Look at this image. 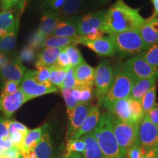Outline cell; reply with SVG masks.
Listing matches in <instances>:
<instances>
[{
  "mask_svg": "<svg viewBox=\"0 0 158 158\" xmlns=\"http://www.w3.org/2000/svg\"><path fill=\"white\" fill-rule=\"evenodd\" d=\"M145 21L140 14L139 10L132 8L123 0H116L106 11L102 30L109 35H115L140 29Z\"/></svg>",
  "mask_w": 158,
  "mask_h": 158,
  "instance_id": "6da1fadb",
  "label": "cell"
},
{
  "mask_svg": "<svg viewBox=\"0 0 158 158\" xmlns=\"http://www.w3.org/2000/svg\"><path fill=\"white\" fill-rule=\"evenodd\" d=\"M94 134L103 158H124L114 134L111 116L108 112L101 114Z\"/></svg>",
  "mask_w": 158,
  "mask_h": 158,
  "instance_id": "7a4b0ae2",
  "label": "cell"
},
{
  "mask_svg": "<svg viewBox=\"0 0 158 158\" xmlns=\"http://www.w3.org/2000/svg\"><path fill=\"white\" fill-rule=\"evenodd\" d=\"M134 81L133 77L121 64L116 67L113 84L102 99L100 106L108 109L116 100L129 98Z\"/></svg>",
  "mask_w": 158,
  "mask_h": 158,
  "instance_id": "3957f363",
  "label": "cell"
},
{
  "mask_svg": "<svg viewBox=\"0 0 158 158\" xmlns=\"http://www.w3.org/2000/svg\"><path fill=\"white\" fill-rule=\"evenodd\" d=\"M110 36L115 44L116 53L123 56L136 55L147 50L139 29L122 31Z\"/></svg>",
  "mask_w": 158,
  "mask_h": 158,
  "instance_id": "277c9868",
  "label": "cell"
},
{
  "mask_svg": "<svg viewBox=\"0 0 158 158\" xmlns=\"http://www.w3.org/2000/svg\"><path fill=\"white\" fill-rule=\"evenodd\" d=\"M112 129L124 158L127 152L137 142L139 124L123 122L111 116Z\"/></svg>",
  "mask_w": 158,
  "mask_h": 158,
  "instance_id": "5b68a950",
  "label": "cell"
},
{
  "mask_svg": "<svg viewBox=\"0 0 158 158\" xmlns=\"http://www.w3.org/2000/svg\"><path fill=\"white\" fill-rule=\"evenodd\" d=\"M114 75L115 68L108 59L101 61L94 69V85H95L96 97L100 105L113 84Z\"/></svg>",
  "mask_w": 158,
  "mask_h": 158,
  "instance_id": "8992f818",
  "label": "cell"
},
{
  "mask_svg": "<svg viewBox=\"0 0 158 158\" xmlns=\"http://www.w3.org/2000/svg\"><path fill=\"white\" fill-rule=\"evenodd\" d=\"M19 88L27 97L29 100L58 91V88L52 84H43L37 82L33 76L32 70H27L22 81L20 83Z\"/></svg>",
  "mask_w": 158,
  "mask_h": 158,
  "instance_id": "52a82bcc",
  "label": "cell"
},
{
  "mask_svg": "<svg viewBox=\"0 0 158 158\" xmlns=\"http://www.w3.org/2000/svg\"><path fill=\"white\" fill-rule=\"evenodd\" d=\"M135 80L158 77V71L144 59L141 53L136 54L121 64Z\"/></svg>",
  "mask_w": 158,
  "mask_h": 158,
  "instance_id": "ba28073f",
  "label": "cell"
},
{
  "mask_svg": "<svg viewBox=\"0 0 158 158\" xmlns=\"http://www.w3.org/2000/svg\"><path fill=\"white\" fill-rule=\"evenodd\" d=\"M137 143L146 152L158 145V127L150 121L147 115L139 124Z\"/></svg>",
  "mask_w": 158,
  "mask_h": 158,
  "instance_id": "9c48e42d",
  "label": "cell"
},
{
  "mask_svg": "<svg viewBox=\"0 0 158 158\" xmlns=\"http://www.w3.org/2000/svg\"><path fill=\"white\" fill-rule=\"evenodd\" d=\"M92 106L89 102L80 103L68 112L69 124L66 133L67 140L71 139L78 131Z\"/></svg>",
  "mask_w": 158,
  "mask_h": 158,
  "instance_id": "30bf717a",
  "label": "cell"
},
{
  "mask_svg": "<svg viewBox=\"0 0 158 158\" xmlns=\"http://www.w3.org/2000/svg\"><path fill=\"white\" fill-rule=\"evenodd\" d=\"M78 44L84 45L101 56H113L116 54L115 44L110 35L94 40L86 39L84 36H80Z\"/></svg>",
  "mask_w": 158,
  "mask_h": 158,
  "instance_id": "8fae6325",
  "label": "cell"
},
{
  "mask_svg": "<svg viewBox=\"0 0 158 158\" xmlns=\"http://www.w3.org/2000/svg\"><path fill=\"white\" fill-rule=\"evenodd\" d=\"M27 68L19 57L9 61L0 68V82L15 81L20 84L27 72Z\"/></svg>",
  "mask_w": 158,
  "mask_h": 158,
  "instance_id": "7c38bea8",
  "label": "cell"
},
{
  "mask_svg": "<svg viewBox=\"0 0 158 158\" xmlns=\"http://www.w3.org/2000/svg\"><path fill=\"white\" fill-rule=\"evenodd\" d=\"M27 101H29V99L19 88L13 94L0 95V111L5 117L10 118L23 104Z\"/></svg>",
  "mask_w": 158,
  "mask_h": 158,
  "instance_id": "4fadbf2b",
  "label": "cell"
},
{
  "mask_svg": "<svg viewBox=\"0 0 158 158\" xmlns=\"http://www.w3.org/2000/svg\"><path fill=\"white\" fill-rule=\"evenodd\" d=\"M105 13V10H100L87 14L81 18L78 17L77 24L78 35L80 36H86L92 29H99L102 30Z\"/></svg>",
  "mask_w": 158,
  "mask_h": 158,
  "instance_id": "5bb4252c",
  "label": "cell"
},
{
  "mask_svg": "<svg viewBox=\"0 0 158 158\" xmlns=\"http://www.w3.org/2000/svg\"><path fill=\"white\" fill-rule=\"evenodd\" d=\"M139 29L147 49L158 44V17L152 16L149 19H146Z\"/></svg>",
  "mask_w": 158,
  "mask_h": 158,
  "instance_id": "9a60e30c",
  "label": "cell"
},
{
  "mask_svg": "<svg viewBox=\"0 0 158 158\" xmlns=\"http://www.w3.org/2000/svg\"><path fill=\"white\" fill-rule=\"evenodd\" d=\"M21 12L15 9L0 12V37L8 33L15 27H19Z\"/></svg>",
  "mask_w": 158,
  "mask_h": 158,
  "instance_id": "2e32d148",
  "label": "cell"
},
{
  "mask_svg": "<svg viewBox=\"0 0 158 158\" xmlns=\"http://www.w3.org/2000/svg\"><path fill=\"white\" fill-rule=\"evenodd\" d=\"M74 76L76 81L75 87H80V86L93 87L94 69L89 66L85 61L74 68Z\"/></svg>",
  "mask_w": 158,
  "mask_h": 158,
  "instance_id": "e0dca14e",
  "label": "cell"
},
{
  "mask_svg": "<svg viewBox=\"0 0 158 158\" xmlns=\"http://www.w3.org/2000/svg\"><path fill=\"white\" fill-rule=\"evenodd\" d=\"M36 158H56V152L54 142L49 133L48 127L43 133L39 143L35 147Z\"/></svg>",
  "mask_w": 158,
  "mask_h": 158,
  "instance_id": "ac0fdd59",
  "label": "cell"
},
{
  "mask_svg": "<svg viewBox=\"0 0 158 158\" xmlns=\"http://www.w3.org/2000/svg\"><path fill=\"white\" fill-rule=\"evenodd\" d=\"M61 17L58 13L54 11L45 10L41 19L37 32L45 38L51 36L58 24Z\"/></svg>",
  "mask_w": 158,
  "mask_h": 158,
  "instance_id": "d6986e66",
  "label": "cell"
},
{
  "mask_svg": "<svg viewBox=\"0 0 158 158\" xmlns=\"http://www.w3.org/2000/svg\"><path fill=\"white\" fill-rule=\"evenodd\" d=\"M108 110V113L112 117L123 122H133L130 111L129 98H122L116 100L115 102H114L110 105Z\"/></svg>",
  "mask_w": 158,
  "mask_h": 158,
  "instance_id": "ffe728a7",
  "label": "cell"
},
{
  "mask_svg": "<svg viewBox=\"0 0 158 158\" xmlns=\"http://www.w3.org/2000/svg\"><path fill=\"white\" fill-rule=\"evenodd\" d=\"M100 116H101V114H100L99 106H92V108H90L89 111L87 116L85 118L82 125L81 126L80 129L78 130V131L75 134V135L71 139H77V138H81L85 134L94 130L96 126L98 125Z\"/></svg>",
  "mask_w": 158,
  "mask_h": 158,
  "instance_id": "44dd1931",
  "label": "cell"
},
{
  "mask_svg": "<svg viewBox=\"0 0 158 158\" xmlns=\"http://www.w3.org/2000/svg\"><path fill=\"white\" fill-rule=\"evenodd\" d=\"M7 128H8L10 138L13 145L21 152L23 149V141L29 129L26 127L24 124L15 120H11L9 122Z\"/></svg>",
  "mask_w": 158,
  "mask_h": 158,
  "instance_id": "7402d4cb",
  "label": "cell"
},
{
  "mask_svg": "<svg viewBox=\"0 0 158 158\" xmlns=\"http://www.w3.org/2000/svg\"><path fill=\"white\" fill-rule=\"evenodd\" d=\"M78 19V17L61 19L51 35L64 37H73L78 35L77 29Z\"/></svg>",
  "mask_w": 158,
  "mask_h": 158,
  "instance_id": "603a6c76",
  "label": "cell"
},
{
  "mask_svg": "<svg viewBox=\"0 0 158 158\" xmlns=\"http://www.w3.org/2000/svg\"><path fill=\"white\" fill-rule=\"evenodd\" d=\"M63 48H51V47L43 48V50L40 51V52L37 55L36 62H35L36 68L52 66L56 63L59 54Z\"/></svg>",
  "mask_w": 158,
  "mask_h": 158,
  "instance_id": "cb8c5ba5",
  "label": "cell"
},
{
  "mask_svg": "<svg viewBox=\"0 0 158 158\" xmlns=\"http://www.w3.org/2000/svg\"><path fill=\"white\" fill-rule=\"evenodd\" d=\"M81 138L85 143V149L81 155L82 158H103L101 149L94 136V130L85 134Z\"/></svg>",
  "mask_w": 158,
  "mask_h": 158,
  "instance_id": "d4e9b609",
  "label": "cell"
},
{
  "mask_svg": "<svg viewBox=\"0 0 158 158\" xmlns=\"http://www.w3.org/2000/svg\"><path fill=\"white\" fill-rule=\"evenodd\" d=\"M157 77L141 78L135 80L133 87L130 92V98L141 102L143 96L148 90H149L154 85L156 84V80Z\"/></svg>",
  "mask_w": 158,
  "mask_h": 158,
  "instance_id": "484cf974",
  "label": "cell"
},
{
  "mask_svg": "<svg viewBox=\"0 0 158 158\" xmlns=\"http://www.w3.org/2000/svg\"><path fill=\"white\" fill-rule=\"evenodd\" d=\"M48 127V124H45L40 127L35 128L33 130H29L26 135L24 141H23V149L21 152H29L30 150H34L35 147L39 143L41 139L43 133Z\"/></svg>",
  "mask_w": 158,
  "mask_h": 158,
  "instance_id": "4316f807",
  "label": "cell"
},
{
  "mask_svg": "<svg viewBox=\"0 0 158 158\" xmlns=\"http://www.w3.org/2000/svg\"><path fill=\"white\" fill-rule=\"evenodd\" d=\"M80 35L73 37H64V36H54L51 35L46 37L43 43V48L51 47V48H65L70 45L78 44Z\"/></svg>",
  "mask_w": 158,
  "mask_h": 158,
  "instance_id": "83f0119b",
  "label": "cell"
},
{
  "mask_svg": "<svg viewBox=\"0 0 158 158\" xmlns=\"http://www.w3.org/2000/svg\"><path fill=\"white\" fill-rule=\"evenodd\" d=\"M19 27H15L8 33L0 37V53L7 54L15 48Z\"/></svg>",
  "mask_w": 158,
  "mask_h": 158,
  "instance_id": "f1b7e54d",
  "label": "cell"
},
{
  "mask_svg": "<svg viewBox=\"0 0 158 158\" xmlns=\"http://www.w3.org/2000/svg\"><path fill=\"white\" fill-rule=\"evenodd\" d=\"M8 118L0 115V149H8L14 147L12 142L7 128Z\"/></svg>",
  "mask_w": 158,
  "mask_h": 158,
  "instance_id": "f546056e",
  "label": "cell"
},
{
  "mask_svg": "<svg viewBox=\"0 0 158 158\" xmlns=\"http://www.w3.org/2000/svg\"><path fill=\"white\" fill-rule=\"evenodd\" d=\"M83 2L84 0H64L62 8L59 12L61 19L73 18L82 6Z\"/></svg>",
  "mask_w": 158,
  "mask_h": 158,
  "instance_id": "4dcf8cb0",
  "label": "cell"
},
{
  "mask_svg": "<svg viewBox=\"0 0 158 158\" xmlns=\"http://www.w3.org/2000/svg\"><path fill=\"white\" fill-rule=\"evenodd\" d=\"M66 69L58 66L56 64L50 67V81L53 85L60 89L67 74Z\"/></svg>",
  "mask_w": 158,
  "mask_h": 158,
  "instance_id": "1f68e13d",
  "label": "cell"
},
{
  "mask_svg": "<svg viewBox=\"0 0 158 158\" xmlns=\"http://www.w3.org/2000/svg\"><path fill=\"white\" fill-rule=\"evenodd\" d=\"M156 93H157V86L155 84L149 90L146 92L142 98L141 104L144 115H146L149 111V110L155 106Z\"/></svg>",
  "mask_w": 158,
  "mask_h": 158,
  "instance_id": "d6a6232c",
  "label": "cell"
},
{
  "mask_svg": "<svg viewBox=\"0 0 158 158\" xmlns=\"http://www.w3.org/2000/svg\"><path fill=\"white\" fill-rule=\"evenodd\" d=\"M129 106L132 122L134 123L140 124V122L143 119V116H145L143 109H142L141 102L129 97Z\"/></svg>",
  "mask_w": 158,
  "mask_h": 158,
  "instance_id": "836d02e7",
  "label": "cell"
},
{
  "mask_svg": "<svg viewBox=\"0 0 158 158\" xmlns=\"http://www.w3.org/2000/svg\"><path fill=\"white\" fill-rule=\"evenodd\" d=\"M64 50L68 54L69 58H70V64L72 68H76L81 63L84 62V59L83 58L81 53L80 52L78 48H77L76 45H70L65 47Z\"/></svg>",
  "mask_w": 158,
  "mask_h": 158,
  "instance_id": "e575fe53",
  "label": "cell"
},
{
  "mask_svg": "<svg viewBox=\"0 0 158 158\" xmlns=\"http://www.w3.org/2000/svg\"><path fill=\"white\" fill-rule=\"evenodd\" d=\"M142 56L152 68L158 71V44L154 45L141 53Z\"/></svg>",
  "mask_w": 158,
  "mask_h": 158,
  "instance_id": "d590c367",
  "label": "cell"
},
{
  "mask_svg": "<svg viewBox=\"0 0 158 158\" xmlns=\"http://www.w3.org/2000/svg\"><path fill=\"white\" fill-rule=\"evenodd\" d=\"M33 76L40 84H51L50 81V67H41L37 70H32Z\"/></svg>",
  "mask_w": 158,
  "mask_h": 158,
  "instance_id": "8d00e7d4",
  "label": "cell"
},
{
  "mask_svg": "<svg viewBox=\"0 0 158 158\" xmlns=\"http://www.w3.org/2000/svg\"><path fill=\"white\" fill-rule=\"evenodd\" d=\"M28 0H1L2 10L15 9L23 13Z\"/></svg>",
  "mask_w": 158,
  "mask_h": 158,
  "instance_id": "74e56055",
  "label": "cell"
},
{
  "mask_svg": "<svg viewBox=\"0 0 158 158\" xmlns=\"http://www.w3.org/2000/svg\"><path fill=\"white\" fill-rule=\"evenodd\" d=\"M67 153L76 152L83 154L85 149V143L81 137L77 139H70L67 142Z\"/></svg>",
  "mask_w": 158,
  "mask_h": 158,
  "instance_id": "f35d334b",
  "label": "cell"
},
{
  "mask_svg": "<svg viewBox=\"0 0 158 158\" xmlns=\"http://www.w3.org/2000/svg\"><path fill=\"white\" fill-rule=\"evenodd\" d=\"M18 57L22 62H31L37 58L36 50H35L29 45H27L20 51Z\"/></svg>",
  "mask_w": 158,
  "mask_h": 158,
  "instance_id": "ab89813d",
  "label": "cell"
},
{
  "mask_svg": "<svg viewBox=\"0 0 158 158\" xmlns=\"http://www.w3.org/2000/svg\"><path fill=\"white\" fill-rule=\"evenodd\" d=\"M76 85V78L74 76V68L70 67L67 70V74L65 76L64 81L62 83L60 89H73Z\"/></svg>",
  "mask_w": 158,
  "mask_h": 158,
  "instance_id": "60d3db41",
  "label": "cell"
},
{
  "mask_svg": "<svg viewBox=\"0 0 158 158\" xmlns=\"http://www.w3.org/2000/svg\"><path fill=\"white\" fill-rule=\"evenodd\" d=\"M62 91V93L63 95V98L64 99L65 103L67 106V110H68V113L70 110H71L73 108L76 107L77 105L80 104L78 102H77L76 100H75L73 98L72 95H71V91L72 89H61Z\"/></svg>",
  "mask_w": 158,
  "mask_h": 158,
  "instance_id": "b9f144b4",
  "label": "cell"
},
{
  "mask_svg": "<svg viewBox=\"0 0 158 158\" xmlns=\"http://www.w3.org/2000/svg\"><path fill=\"white\" fill-rule=\"evenodd\" d=\"M45 40V37H43L42 35L39 34V33L36 31L35 33H33V34L31 35L30 38H29L28 45H29L31 48L37 51L40 48H43V45Z\"/></svg>",
  "mask_w": 158,
  "mask_h": 158,
  "instance_id": "7bdbcfd3",
  "label": "cell"
},
{
  "mask_svg": "<svg viewBox=\"0 0 158 158\" xmlns=\"http://www.w3.org/2000/svg\"><path fill=\"white\" fill-rule=\"evenodd\" d=\"M21 152L16 147L8 149H0V158H22Z\"/></svg>",
  "mask_w": 158,
  "mask_h": 158,
  "instance_id": "ee69618b",
  "label": "cell"
},
{
  "mask_svg": "<svg viewBox=\"0 0 158 158\" xmlns=\"http://www.w3.org/2000/svg\"><path fill=\"white\" fill-rule=\"evenodd\" d=\"M20 84L15 81H6L2 84L1 91V95H9L13 94L19 89Z\"/></svg>",
  "mask_w": 158,
  "mask_h": 158,
  "instance_id": "f6af8a7d",
  "label": "cell"
},
{
  "mask_svg": "<svg viewBox=\"0 0 158 158\" xmlns=\"http://www.w3.org/2000/svg\"><path fill=\"white\" fill-rule=\"evenodd\" d=\"M80 89L81 97L80 103H86L89 102L92 99L93 93H92V87L91 86H80V87H75Z\"/></svg>",
  "mask_w": 158,
  "mask_h": 158,
  "instance_id": "bcb514c9",
  "label": "cell"
},
{
  "mask_svg": "<svg viewBox=\"0 0 158 158\" xmlns=\"http://www.w3.org/2000/svg\"><path fill=\"white\" fill-rule=\"evenodd\" d=\"M145 154V150L136 142L127 152V158H143Z\"/></svg>",
  "mask_w": 158,
  "mask_h": 158,
  "instance_id": "7dc6e473",
  "label": "cell"
},
{
  "mask_svg": "<svg viewBox=\"0 0 158 158\" xmlns=\"http://www.w3.org/2000/svg\"><path fill=\"white\" fill-rule=\"evenodd\" d=\"M55 64L59 67H61V68L66 69V70H68V68H70L71 67L70 58H69L68 54L65 51L64 48L62 49L60 54H59L58 58H57L56 62Z\"/></svg>",
  "mask_w": 158,
  "mask_h": 158,
  "instance_id": "c3c4849f",
  "label": "cell"
},
{
  "mask_svg": "<svg viewBox=\"0 0 158 158\" xmlns=\"http://www.w3.org/2000/svg\"><path fill=\"white\" fill-rule=\"evenodd\" d=\"M146 115L150 121L158 127V104L155 103Z\"/></svg>",
  "mask_w": 158,
  "mask_h": 158,
  "instance_id": "681fc988",
  "label": "cell"
},
{
  "mask_svg": "<svg viewBox=\"0 0 158 158\" xmlns=\"http://www.w3.org/2000/svg\"><path fill=\"white\" fill-rule=\"evenodd\" d=\"M104 32L102 31L101 29H92L88 33L86 36H84L86 39L92 40H98L101 38V37H103Z\"/></svg>",
  "mask_w": 158,
  "mask_h": 158,
  "instance_id": "f907efd6",
  "label": "cell"
},
{
  "mask_svg": "<svg viewBox=\"0 0 158 158\" xmlns=\"http://www.w3.org/2000/svg\"><path fill=\"white\" fill-rule=\"evenodd\" d=\"M143 158H158V145L147 151Z\"/></svg>",
  "mask_w": 158,
  "mask_h": 158,
  "instance_id": "816d5d0a",
  "label": "cell"
},
{
  "mask_svg": "<svg viewBox=\"0 0 158 158\" xmlns=\"http://www.w3.org/2000/svg\"><path fill=\"white\" fill-rule=\"evenodd\" d=\"M61 158H82V156L81 154L76 152H70L65 154V155H63Z\"/></svg>",
  "mask_w": 158,
  "mask_h": 158,
  "instance_id": "f5cc1de1",
  "label": "cell"
},
{
  "mask_svg": "<svg viewBox=\"0 0 158 158\" xmlns=\"http://www.w3.org/2000/svg\"><path fill=\"white\" fill-rule=\"evenodd\" d=\"M8 59H7V56H6V54H2V53H0V68L2 67L3 65L7 64L8 62Z\"/></svg>",
  "mask_w": 158,
  "mask_h": 158,
  "instance_id": "db71d44e",
  "label": "cell"
},
{
  "mask_svg": "<svg viewBox=\"0 0 158 158\" xmlns=\"http://www.w3.org/2000/svg\"><path fill=\"white\" fill-rule=\"evenodd\" d=\"M152 1L154 7H155V13L158 15V0H152Z\"/></svg>",
  "mask_w": 158,
  "mask_h": 158,
  "instance_id": "11a10c76",
  "label": "cell"
},
{
  "mask_svg": "<svg viewBox=\"0 0 158 158\" xmlns=\"http://www.w3.org/2000/svg\"><path fill=\"white\" fill-rule=\"evenodd\" d=\"M110 1H111V0H95V2H97L99 4H101V5L109 2Z\"/></svg>",
  "mask_w": 158,
  "mask_h": 158,
  "instance_id": "9f6ffc18",
  "label": "cell"
},
{
  "mask_svg": "<svg viewBox=\"0 0 158 158\" xmlns=\"http://www.w3.org/2000/svg\"><path fill=\"white\" fill-rule=\"evenodd\" d=\"M42 1H43V5H45V4H47L50 1H51V0H42Z\"/></svg>",
  "mask_w": 158,
  "mask_h": 158,
  "instance_id": "6f0895ef",
  "label": "cell"
},
{
  "mask_svg": "<svg viewBox=\"0 0 158 158\" xmlns=\"http://www.w3.org/2000/svg\"><path fill=\"white\" fill-rule=\"evenodd\" d=\"M22 158H29V157H22Z\"/></svg>",
  "mask_w": 158,
  "mask_h": 158,
  "instance_id": "680465c9",
  "label": "cell"
}]
</instances>
